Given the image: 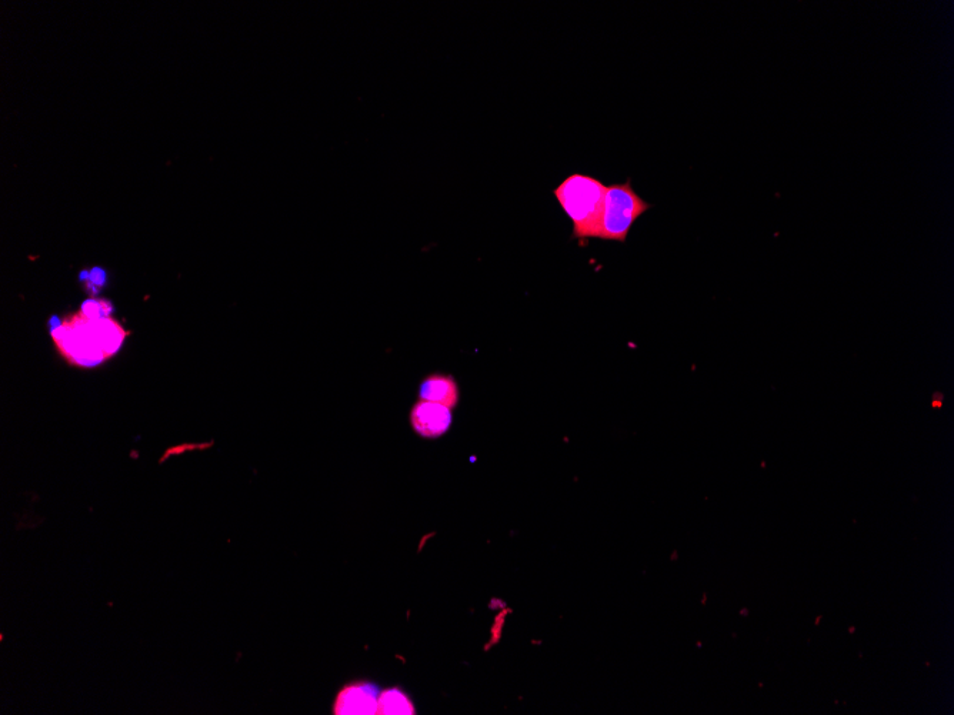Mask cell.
<instances>
[{
  "mask_svg": "<svg viewBox=\"0 0 954 715\" xmlns=\"http://www.w3.org/2000/svg\"><path fill=\"white\" fill-rule=\"evenodd\" d=\"M52 337L69 363L93 367L115 356L128 332L112 317H89L79 312L60 323L52 319Z\"/></svg>",
  "mask_w": 954,
  "mask_h": 715,
  "instance_id": "1",
  "label": "cell"
},
{
  "mask_svg": "<svg viewBox=\"0 0 954 715\" xmlns=\"http://www.w3.org/2000/svg\"><path fill=\"white\" fill-rule=\"evenodd\" d=\"M607 186L596 177L572 173L553 190L560 207L572 220V239L599 237Z\"/></svg>",
  "mask_w": 954,
  "mask_h": 715,
  "instance_id": "2",
  "label": "cell"
},
{
  "mask_svg": "<svg viewBox=\"0 0 954 715\" xmlns=\"http://www.w3.org/2000/svg\"><path fill=\"white\" fill-rule=\"evenodd\" d=\"M642 196L637 195L632 179L607 186L602 222L597 239L626 243L637 220L652 209Z\"/></svg>",
  "mask_w": 954,
  "mask_h": 715,
  "instance_id": "3",
  "label": "cell"
},
{
  "mask_svg": "<svg viewBox=\"0 0 954 715\" xmlns=\"http://www.w3.org/2000/svg\"><path fill=\"white\" fill-rule=\"evenodd\" d=\"M413 430L425 439H439L453 423L452 409L443 404L420 400L410 412Z\"/></svg>",
  "mask_w": 954,
  "mask_h": 715,
  "instance_id": "4",
  "label": "cell"
},
{
  "mask_svg": "<svg viewBox=\"0 0 954 715\" xmlns=\"http://www.w3.org/2000/svg\"><path fill=\"white\" fill-rule=\"evenodd\" d=\"M378 688L373 684L356 683L343 688L336 698L335 714L372 715L378 714Z\"/></svg>",
  "mask_w": 954,
  "mask_h": 715,
  "instance_id": "5",
  "label": "cell"
},
{
  "mask_svg": "<svg viewBox=\"0 0 954 715\" xmlns=\"http://www.w3.org/2000/svg\"><path fill=\"white\" fill-rule=\"evenodd\" d=\"M419 399L439 403L453 409L460 399L459 384L450 374L435 373L425 377L419 386Z\"/></svg>",
  "mask_w": 954,
  "mask_h": 715,
  "instance_id": "6",
  "label": "cell"
},
{
  "mask_svg": "<svg viewBox=\"0 0 954 715\" xmlns=\"http://www.w3.org/2000/svg\"><path fill=\"white\" fill-rule=\"evenodd\" d=\"M378 714L382 715H412L415 714V707L412 701L403 691L398 688L383 691L379 696Z\"/></svg>",
  "mask_w": 954,
  "mask_h": 715,
  "instance_id": "7",
  "label": "cell"
},
{
  "mask_svg": "<svg viewBox=\"0 0 954 715\" xmlns=\"http://www.w3.org/2000/svg\"><path fill=\"white\" fill-rule=\"evenodd\" d=\"M83 280H89L90 287H92V285L102 287L106 282L105 272H103L102 269H93L92 272L88 273V279Z\"/></svg>",
  "mask_w": 954,
  "mask_h": 715,
  "instance_id": "8",
  "label": "cell"
}]
</instances>
